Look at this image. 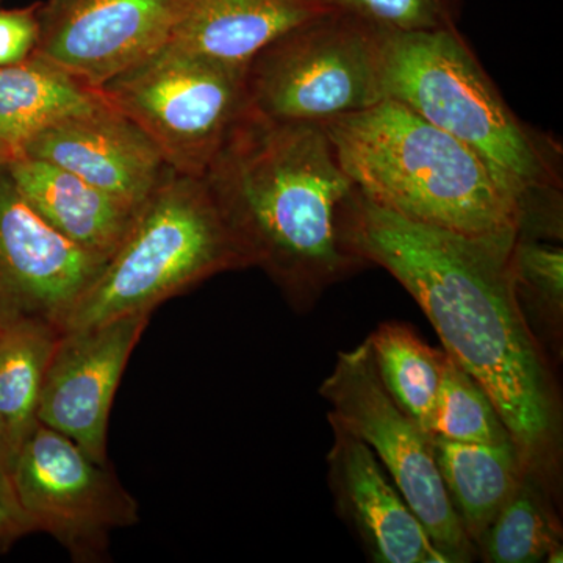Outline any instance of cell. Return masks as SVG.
Listing matches in <instances>:
<instances>
[{
  "label": "cell",
  "instance_id": "obj_26",
  "mask_svg": "<svg viewBox=\"0 0 563 563\" xmlns=\"http://www.w3.org/2000/svg\"><path fill=\"white\" fill-rule=\"evenodd\" d=\"M31 532L35 531L18 503L10 479H0V544L14 542Z\"/></svg>",
  "mask_w": 563,
  "mask_h": 563
},
{
  "label": "cell",
  "instance_id": "obj_7",
  "mask_svg": "<svg viewBox=\"0 0 563 563\" xmlns=\"http://www.w3.org/2000/svg\"><path fill=\"white\" fill-rule=\"evenodd\" d=\"M174 172L202 177L247 106L246 69L163 46L96 90Z\"/></svg>",
  "mask_w": 563,
  "mask_h": 563
},
{
  "label": "cell",
  "instance_id": "obj_16",
  "mask_svg": "<svg viewBox=\"0 0 563 563\" xmlns=\"http://www.w3.org/2000/svg\"><path fill=\"white\" fill-rule=\"evenodd\" d=\"M3 165L21 195L55 231L99 257L113 254L139 210L40 158L20 157Z\"/></svg>",
  "mask_w": 563,
  "mask_h": 563
},
{
  "label": "cell",
  "instance_id": "obj_10",
  "mask_svg": "<svg viewBox=\"0 0 563 563\" xmlns=\"http://www.w3.org/2000/svg\"><path fill=\"white\" fill-rule=\"evenodd\" d=\"M188 0H47L32 55L98 90L161 51Z\"/></svg>",
  "mask_w": 563,
  "mask_h": 563
},
{
  "label": "cell",
  "instance_id": "obj_24",
  "mask_svg": "<svg viewBox=\"0 0 563 563\" xmlns=\"http://www.w3.org/2000/svg\"><path fill=\"white\" fill-rule=\"evenodd\" d=\"M547 239L517 235L512 250L515 285L521 306L532 302L551 317L553 324L562 318L563 251Z\"/></svg>",
  "mask_w": 563,
  "mask_h": 563
},
{
  "label": "cell",
  "instance_id": "obj_22",
  "mask_svg": "<svg viewBox=\"0 0 563 563\" xmlns=\"http://www.w3.org/2000/svg\"><path fill=\"white\" fill-rule=\"evenodd\" d=\"M432 437L474 444H498L512 440L483 385L446 351L433 413Z\"/></svg>",
  "mask_w": 563,
  "mask_h": 563
},
{
  "label": "cell",
  "instance_id": "obj_6",
  "mask_svg": "<svg viewBox=\"0 0 563 563\" xmlns=\"http://www.w3.org/2000/svg\"><path fill=\"white\" fill-rule=\"evenodd\" d=\"M380 32L328 10L299 22L246 66L247 106L269 120L322 125L383 101Z\"/></svg>",
  "mask_w": 563,
  "mask_h": 563
},
{
  "label": "cell",
  "instance_id": "obj_25",
  "mask_svg": "<svg viewBox=\"0 0 563 563\" xmlns=\"http://www.w3.org/2000/svg\"><path fill=\"white\" fill-rule=\"evenodd\" d=\"M38 7L0 10V66L27 60L38 41Z\"/></svg>",
  "mask_w": 563,
  "mask_h": 563
},
{
  "label": "cell",
  "instance_id": "obj_27",
  "mask_svg": "<svg viewBox=\"0 0 563 563\" xmlns=\"http://www.w3.org/2000/svg\"><path fill=\"white\" fill-rule=\"evenodd\" d=\"M13 448L7 439V433L0 426V479H10L11 466H13Z\"/></svg>",
  "mask_w": 563,
  "mask_h": 563
},
{
  "label": "cell",
  "instance_id": "obj_12",
  "mask_svg": "<svg viewBox=\"0 0 563 563\" xmlns=\"http://www.w3.org/2000/svg\"><path fill=\"white\" fill-rule=\"evenodd\" d=\"M151 313L125 314L88 328L63 329L44 376L38 421L107 463L114 395Z\"/></svg>",
  "mask_w": 563,
  "mask_h": 563
},
{
  "label": "cell",
  "instance_id": "obj_5",
  "mask_svg": "<svg viewBox=\"0 0 563 563\" xmlns=\"http://www.w3.org/2000/svg\"><path fill=\"white\" fill-rule=\"evenodd\" d=\"M251 268L203 177L169 169L63 329L151 313L217 274Z\"/></svg>",
  "mask_w": 563,
  "mask_h": 563
},
{
  "label": "cell",
  "instance_id": "obj_11",
  "mask_svg": "<svg viewBox=\"0 0 563 563\" xmlns=\"http://www.w3.org/2000/svg\"><path fill=\"white\" fill-rule=\"evenodd\" d=\"M106 262L55 231L0 165V321L33 317L63 329Z\"/></svg>",
  "mask_w": 563,
  "mask_h": 563
},
{
  "label": "cell",
  "instance_id": "obj_15",
  "mask_svg": "<svg viewBox=\"0 0 563 563\" xmlns=\"http://www.w3.org/2000/svg\"><path fill=\"white\" fill-rule=\"evenodd\" d=\"M328 10L321 0H188L165 46L246 69L282 33Z\"/></svg>",
  "mask_w": 563,
  "mask_h": 563
},
{
  "label": "cell",
  "instance_id": "obj_2",
  "mask_svg": "<svg viewBox=\"0 0 563 563\" xmlns=\"http://www.w3.org/2000/svg\"><path fill=\"white\" fill-rule=\"evenodd\" d=\"M251 266L296 309L366 266L343 243L354 184L321 125L244 111L203 174Z\"/></svg>",
  "mask_w": 563,
  "mask_h": 563
},
{
  "label": "cell",
  "instance_id": "obj_20",
  "mask_svg": "<svg viewBox=\"0 0 563 563\" xmlns=\"http://www.w3.org/2000/svg\"><path fill=\"white\" fill-rule=\"evenodd\" d=\"M385 390L431 437L444 350H433L404 322H384L366 340Z\"/></svg>",
  "mask_w": 563,
  "mask_h": 563
},
{
  "label": "cell",
  "instance_id": "obj_13",
  "mask_svg": "<svg viewBox=\"0 0 563 563\" xmlns=\"http://www.w3.org/2000/svg\"><path fill=\"white\" fill-rule=\"evenodd\" d=\"M22 157L40 158L140 207L169 172L154 141L103 101L33 136Z\"/></svg>",
  "mask_w": 563,
  "mask_h": 563
},
{
  "label": "cell",
  "instance_id": "obj_23",
  "mask_svg": "<svg viewBox=\"0 0 563 563\" xmlns=\"http://www.w3.org/2000/svg\"><path fill=\"white\" fill-rule=\"evenodd\" d=\"M383 33L457 29L465 0H321Z\"/></svg>",
  "mask_w": 563,
  "mask_h": 563
},
{
  "label": "cell",
  "instance_id": "obj_17",
  "mask_svg": "<svg viewBox=\"0 0 563 563\" xmlns=\"http://www.w3.org/2000/svg\"><path fill=\"white\" fill-rule=\"evenodd\" d=\"M102 102L98 91L36 55L0 66V165L22 157L44 129Z\"/></svg>",
  "mask_w": 563,
  "mask_h": 563
},
{
  "label": "cell",
  "instance_id": "obj_9",
  "mask_svg": "<svg viewBox=\"0 0 563 563\" xmlns=\"http://www.w3.org/2000/svg\"><path fill=\"white\" fill-rule=\"evenodd\" d=\"M10 483L33 531L49 533L77 562L102 561L110 533L140 521L139 503L109 462L40 421L18 450Z\"/></svg>",
  "mask_w": 563,
  "mask_h": 563
},
{
  "label": "cell",
  "instance_id": "obj_21",
  "mask_svg": "<svg viewBox=\"0 0 563 563\" xmlns=\"http://www.w3.org/2000/svg\"><path fill=\"white\" fill-rule=\"evenodd\" d=\"M548 490L550 484L526 470L477 547L485 561L562 562V531Z\"/></svg>",
  "mask_w": 563,
  "mask_h": 563
},
{
  "label": "cell",
  "instance_id": "obj_8",
  "mask_svg": "<svg viewBox=\"0 0 563 563\" xmlns=\"http://www.w3.org/2000/svg\"><path fill=\"white\" fill-rule=\"evenodd\" d=\"M320 395L331 406V426L357 437L373 451L448 561H473L476 547L444 488L431 437L385 390L368 343L340 352Z\"/></svg>",
  "mask_w": 563,
  "mask_h": 563
},
{
  "label": "cell",
  "instance_id": "obj_14",
  "mask_svg": "<svg viewBox=\"0 0 563 563\" xmlns=\"http://www.w3.org/2000/svg\"><path fill=\"white\" fill-rule=\"evenodd\" d=\"M329 483L336 509L357 531L373 561L450 563L435 547L373 451L332 426Z\"/></svg>",
  "mask_w": 563,
  "mask_h": 563
},
{
  "label": "cell",
  "instance_id": "obj_4",
  "mask_svg": "<svg viewBox=\"0 0 563 563\" xmlns=\"http://www.w3.org/2000/svg\"><path fill=\"white\" fill-rule=\"evenodd\" d=\"M321 128L376 206L463 235H518L520 207L483 158L409 107L383 99Z\"/></svg>",
  "mask_w": 563,
  "mask_h": 563
},
{
  "label": "cell",
  "instance_id": "obj_1",
  "mask_svg": "<svg viewBox=\"0 0 563 563\" xmlns=\"http://www.w3.org/2000/svg\"><path fill=\"white\" fill-rule=\"evenodd\" d=\"M346 250L387 269L431 321L444 351L472 374L520 451L526 470L553 483L561 407L550 363L517 285V236H470L404 218L355 188L342 214Z\"/></svg>",
  "mask_w": 563,
  "mask_h": 563
},
{
  "label": "cell",
  "instance_id": "obj_3",
  "mask_svg": "<svg viewBox=\"0 0 563 563\" xmlns=\"http://www.w3.org/2000/svg\"><path fill=\"white\" fill-rule=\"evenodd\" d=\"M384 99L476 152L520 207V222L562 210L561 151L518 120L457 29L383 33Z\"/></svg>",
  "mask_w": 563,
  "mask_h": 563
},
{
  "label": "cell",
  "instance_id": "obj_18",
  "mask_svg": "<svg viewBox=\"0 0 563 563\" xmlns=\"http://www.w3.org/2000/svg\"><path fill=\"white\" fill-rule=\"evenodd\" d=\"M432 450L450 501L474 547L526 472L512 440L498 444L451 442L432 437Z\"/></svg>",
  "mask_w": 563,
  "mask_h": 563
},
{
  "label": "cell",
  "instance_id": "obj_19",
  "mask_svg": "<svg viewBox=\"0 0 563 563\" xmlns=\"http://www.w3.org/2000/svg\"><path fill=\"white\" fill-rule=\"evenodd\" d=\"M62 331L41 318L0 321V426L14 457L38 422L41 388Z\"/></svg>",
  "mask_w": 563,
  "mask_h": 563
}]
</instances>
